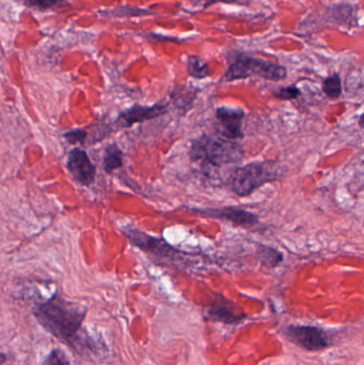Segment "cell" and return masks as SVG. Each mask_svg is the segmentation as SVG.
I'll return each mask as SVG.
<instances>
[{
    "label": "cell",
    "instance_id": "6da1fadb",
    "mask_svg": "<svg viewBox=\"0 0 364 365\" xmlns=\"http://www.w3.org/2000/svg\"><path fill=\"white\" fill-rule=\"evenodd\" d=\"M33 317L41 327L66 344L74 346L87 317L85 307L55 294L33 308Z\"/></svg>",
    "mask_w": 364,
    "mask_h": 365
},
{
    "label": "cell",
    "instance_id": "7a4b0ae2",
    "mask_svg": "<svg viewBox=\"0 0 364 365\" xmlns=\"http://www.w3.org/2000/svg\"><path fill=\"white\" fill-rule=\"evenodd\" d=\"M189 155L192 162L199 164L204 175H209L212 169L243 160L244 149L237 141L229 140L220 135L204 134L192 140Z\"/></svg>",
    "mask_w": 364,
    "mask_h": 365
},
{
    "label": "cell",
    "instance_id": "3957f363",
    "mask_svg": "<svg viewBox=\"0 0 364 365\" xmlns=\"http://www.w3.org/2000/svg\"><path fill=\"white\" fill-rule=\"evenodd\" d=\"M282 167L276 162H254L239 167L231 180V188L239 197H248L267 182L279 181Z\"/></svg>",
    "mask_w": 364,
    "mask_h": 365
},
{
    "label": "cell",
    "instance_id": "277c9868",
    "mask_svg": "<svg viewBox=\"0 0 364 365\" xmlns=\"http://www.w3.org/2000/svg\"><path fill=\"white\" fill-rule=\"evenodd\" d=\"M286 68L279 64L249 56H241L229 66L224 74V81H234L258 76L267 81H279L286 78Z\"/></svg>",
    "mask_w": 364,
    "mask_h": 365
},
{
    "label": "cell",
    "instance_id": "5b68a950",
    "mask_svg": "<svg viewBox=\"0 0 364 365\" xmlns=\"http://www.w3.org/2000/svg\"><path fill=\"white\" fill-rule=\"evenodd\" d=\"M123 234L132 246L156 259L175 261L177 259H182V255H187L179 249H175L162 238L154 237L135 227H126L123 230Z\"/></svg>",
    "mask_w": 364,
    "mask_h": 365
},
{
    "label": "cell",
    "instance_id": "8992f818",
    "mask_svg": "<svg viewBox=\"0 0 364 365\" xmlns=\"http://www.w3.org/2000/svg\"><path fill=\"white\" fill-rule=\"evenodd\" d=\"M194 214L199 216L207 217V218L222 219L233 223L235 227H256L260 223V218L258 215L248 212L236 206H227V207H204V208H189Z\"/></svg>",
    "mask_w": 364,
    "mask_h": 365
},
{
    "label": "cell",
    "instance_id": "52a82bcc",
    "mask_svg": "<svg viewBox=\"0 0 364 365\" xmlns=\"http://www.w3.org/2000/svg\"><path fill=\"white\" fill-rule=\"evenodd\" d=\"M245 119V111L239 107L222 106L216 110L218 134L229 140L243 139V121Z\"/></svg>",
    "mask_w": 364,
    "mask_h": 365
},
{
    "label": "cell",
    "instance_id": "ba28073f",
    "mask_svg": "<svg viewBox=\"0 0 364 365\" xmlns=\"http://www.w3.org/2000/svg\"><path fill=\"white\" fill-rule=\"evenodd\" d=\"M286 336L291 342L307 351H321L329 346L326 332L313 326H288Z\"/></svg>",
    "mask_w": 364,
    "mask_h": 365
},
{
    "label": "cell",
    "instance_id": "9c48e42d",
    "mask_svg": "<svg viewBox=\"0 0 364 365\" xmlns=\"http://www.w3.org/2000/svg\"><path fill=\"white\" fill-rule=\"evenodd\" d=\"M66 168L73 179L83 186H90L95 181V166L83 150L78 148L71 150L66 160Z\"/></svg>",
    "mask_w": 364,
    "mask_h": 365
},
{
    "label": "cell",
    "instance_id": "30bf717a",
    "mask_svg": "<svg viewBox=\"0 0 364 365\" xmlns=\"http://www.w3.org/2000/svg\"><path fill=\"white\" fill-rule=\"evenodd\" d=\"M168 111V104L153 105V106H141L134 105L130 108L120 113L119 117L115 120V125L119 128H128L137 123L150 121L156 118L164 115Z\"/></svg>",
    "mask_w": 364,
    "mask_h": 365
},
{
    "label": "cell",
    "instance_id": "8fae6325",
    "mask_svg": "<svg viewBox=\"0 0 364 365\" xmlns=\"http://www.w3.org/2000/svg\"><path fill=\"white\" fill-rule=\"evenodd\" d=\"M329 19L339 25L357 26V10L348 4H340L328 9Z\"/></svg>",
    "mask_w": 364,
    "mask_h": 365
},
{
    "label": "cell",
    "instance_id": "7c38bea8",
    "mask_svg": "<svg viewBox=\"0 0 364 365\" xmlns=\"http://www.w3.org/2000/svg\"><path fill=\"white\" fill-rule=\"evenodd\" d=\"M209 315L212 319L217 322H222L226 324L239 323L244 319V315L235 314L233 312L232 307H229V302L224 300H217L215 304H212L209 310Z\"/></svg>",
    "mask_w": 364,
    "mask_h": 365
},
{
    "label": "cell",
    "instance_id": "4fadbf2b",
    "mask_svg": "<svg viewBox=\"0 0 364 365\" xmlns=\"http://www.w3.org/2000/svg\"><path fill=\"white\" fill-rule=\"evenodd\" d=\"M256 257L263 266L269 268L278 267L284 259L281 251L263 244H259L256 246Z\"/></svg>",
    "mask_w": 364,
    "mask_h": 365
},
{
    "label": "cell",
    "instance_id": "5bb4252c",
    "mask_svg": "<svg viewBox=\"0 0 364 365\" xmlns=\"http://www.w3.org/2000/svg\"><path fill=\"white\" fill-rule=\"evenodd\" d=\"M103 165L107 173H113V171L121 168L123 165V153L115 143H111L105 149Z\"/></svg>",
    "mask_w": 364,
    "mask_h": 365
},
{
    "label": "cell",
    "instance_id": "9a60e30c",
    "mask_svg": "<svg viewBox=\"0 0 364 365\" xmlns=\"http://www.w3.org/2000/svg\"><path fill=\"white\" fill-rule=\"evenodd\" d=\"M341 77L338 73L327 77L323 83V91L331 100H338L342 96Z\"/></svg>",
    "mask_w": 364,
    "mask_h": 365
},
{
    "label": "cell",
    "instance_id": "2e32d148",
    "mask_svg": "<svg viewBox=\"0 0 364 365\" xmlns=\"http://www.w3.org/2000/svg\"><path fill=\"white\" fill-rule=\"evenodd\" d=\"M187 70L190 76L196 79H204L209 76V66L196 56L188 58Z\"/></svg>",
    "mask_w": 364,
    "mask_h": 365
},
{
    "label": "cell",
    "instance_id": "e0dca14e",
    "mask_svg": "<svg viewBox=\"0 0 364 365\" xmlns=\"http://www.w3.org/2000/svg\"><path fill=\"white\" fill-rule=\"evenodd\" d=\"M196 92L192 90H188L185 88V90L181 89L175 91L172 94V101L175 104L177 105L179 108H185V107H192V103H194V98H187V96H196Z\"/></svg>",
    "mask_w": 364,
    "mask_h": 365
},
{
    "label": "cell",
    "instance_id": "ac0fdd59",
    "mask_svg": "<svg viewBox=\"0 0 364 365\" xmlns=\"http://www.w3.org/2000/svg\"><path fill=\"white\" fill-rule=\"evenodd\" d=\"M42 365H72L68 356L63 351L59 349H53L48 355L45 357Z\"/></svg>",
    "mask_w": 364,
    "mask_h": 365
},
{
    "label": "cell",
    "instance_id": "d6986e66",
    "mask_svg": "<svg viewBox=\"0 0 364 365\" xmlns=\"http://www.w3.org/2000/svg\"><path fill=\"white\" fill-rule=\"evenodd\" d=\"M274 96L280 101H293L301 96V91L296 86H290V87L280 88L274 93Z\"/></svg>",
    "mask_w": 364,
    "mask_h": 365
},
{
    "label": "cell",
    "instance_id": "ffe728a7",
    "mask_svg": "<svg viewBox=\"0 0 364 365\" xmlns=\"http://www.w3.org/2000/svg\"><path fill=\"white\" fill-rule=\"evenodd\" d=\"M111 15L113 16H142V15L152 14L151 11L142 10V9L132 8V6H122V8L115 9L111 11Z\"/></svg>",
    "mask_w": 364,
    "mask_h": 365
},
{
    "label": "cell",
    "instance_id": "44dd1931",
    "mask_svg": "<svg viewBox=\"0 0 364 365\" xmlns=\"http://www.w3.org/2000/svg\"><path fill=\"white\" fill-rule=\"evenodd\" d=\"M64 1H66V0H24L26 6L41 11L53 8V6L61 4Z\"/></svg>",
    "mask_w": 364,
    "mask_h": 365
},
{
    "label": "cell",
    "instance_id": "7402d4cb",
    "mask_svg": "<svg viewBox=\"0 0 364 365\" xmlns=\"http://www.w3.org/2000/svg\"><path fill=\"white\" fill-rule=\"evenodd\" d=\"M88 133L83 130H72L63 135L66 141L70 143H83L87 139Z\"/></svg>",
    "mask_w": 364,
    "mask_h": 365
},
{
    "label": "cell",
    "instance_id": "603a6c76",
    "mask_svg": "<svg viewBox=\"0 0 364 365\" xmlns=\"http://www.w3.org/2000/svg\"><path fill=\"white\" fill-rule=\"evenodd\" d=\"M217 2H224V4H237V6H248L250 4V0H205L203 8H207V6H213V4H217Z\"/></svg>",
    "mask_w": 364,
    "mask_h": 365
},
{
    "label": "cell",
    "instance_id": "cb8c5ba5",
    "mask_svg": "<svg viewBox=\"0 0 364 365\" xmlns=\"http://www.w3.org/2000/svg\"><path fill=\"white\" fill-rule=\"evenodd\" d=\"M8 361V356L6 354L0 353V365H4Z\"/></svg>",
    "mask_w": 364,
    "mask_h": 365
},
{
    "label": "cell",
    "instance_id": "d4e9b609",
    "mask_svg": "<svg viewBox=\"0 0 364 365\" xmlns=\"http://www.w3.org/2000/svg\"><path fill=\"white\" fill-rule=\"evenodd\" d=\"M363 115H361L360 119H359V125H360V128H363Z\"/></svg>",
    "mask_w": 364,
    "mask_h": 365
}]
</instances>
